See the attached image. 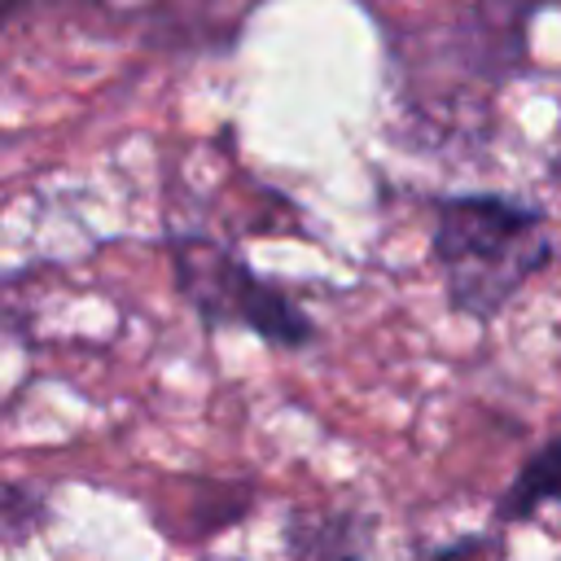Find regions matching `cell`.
I'll return each instance as SVG.
<instances>
[{"label":"cell","mask_w":561,"mask_h":561,"mask_svg":"<svg viewBox=\"0 0 561 561\" xmlns=\"http://www.w3.org/2000/svg\"><path fill=\"white\" fill-rule=\"evenodd\" d=\"M430 254L443 272L447 307L469 320H491L552 263V241L539 206L500 193H460L434 202Z\"/></svg>","instance_id":"6da1fadb"},{"label":"cell","mask_w":561,"mask_h":561,"mask_svg":"<svg viewBox=\"0 0 561 561\" xmlns=\"http://www.w3.org/2000/svg\"><path fill=\"white\" fill-rule=\"evenodd\" d=\"M171 276L180 298L202 316L206 329L237 324L280 351H298L316 337L311 316L285 289L267 285L245 259H237L210 237H171Z\"/></svg>","instance_id":"7a4b0ae2"},{"label":"cell","mask_w":561,"mask_h":561,"mask_svg":"<svg viewBox=\"0 0 561 561\" xmlns=\"http://www.w3.org/2000/svg\"><path fill=\"white\" fill-rule=\"evenodd\" d=\"M373 530L359 508H289L280 539L289 561H373Z\"/></svg>","instance_id":"3957f363"},{"label":"cell","mask_w":561,"mask_h":561,"mask_svg":"<svg viewBox=\"0 0 561 561\" xmlns=\"http://www.w3.org/2000/svg\"><path fill=\"white\" fill-rule=\"evenodd\" d=\"M210 13H219V0H158L145 13V44L162 48V53H219L215 35H210ZM219 31L228 35V44L237 39L224 22Z\"/></svg>","instance_id":"277c9868"},{"label":"cell","mask_w":561,"mask_h":561,"mask_svg":"<svg viewBox=\"0 0 561 561\" xmlns=\"http://www.w3.org/2000/svg\"><path fill=\"white\" fill-rule=\"evenodd\" d=\"M552 500H561V434L522 460V469L495 504V522H526Z\"/></svg>","instance_id":"5b68a950"},{"label":"cell","mask_w":561,"mask_h":561,"mask_svg":"<svg viewBox=\"0 0 561 561\" xmlns=\"http://www.w3.org/2000/svg\"><path fill=\"white\" fill-rule=\"evenodd\" d=\"M44 495L39 491H31V486H22V482H9L4 486V535H9V543H18V539H26L35 526H44Z\"/></svg>","instance_id":"8992f818"},{"label":"cell","mask_w":561,"mask_h":561,"mask_svg":"<svg viewBox=\"0 0 561 561\" xmlns=\"http://www.w3.org/2000/svg\"><path fill=\"white\" fill-rule=\"evenodd\" d=\"M412 561H504V543L495 535H465L443 548H416Z\"/></svg>","instance_id":"52a82bcc"},{"label":"cell","mask_w":561,"mask_h":561,"mask_svg":"<svg viewBox=\"0 0 561 561\" xmlns=\"http://www.w3.org/2000/svg\"><path fill=\"white\" fill-rule=\"evenodd\" d=\"M26 4H31V0H0V18H4V22H13V18L26 9Z\"/></svg>","instance_id":"ba28073f"},{"label":"cell","mask_w":561,"mask_h":561,"mask_svg":"<svg viewBox=\"0 0 561 561\" xmlns=\"http://www.w3.org/2000/svg\"><path fill=\"white\" fill-rule=\"evenodd\" d=\"M210 561H237V557H210Z\"/></svg>","instance_id":"9c48e42d"}]
</instances>
